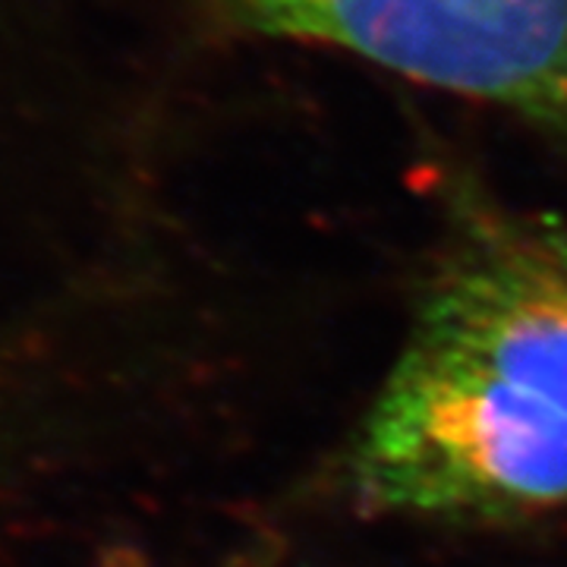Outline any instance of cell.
Wrapping results in <instances>:
<instances>
[{"instance_id":"cell-1","label":"cell","mask_w":567,"mask_h":567,"mask_svg":"<svg viewBox=\"0 0 567 567\" xmlns=\"http://www.w3.org/2000/svg\"><path fill=\"white\" fill-rule=\"evenodd\" d=\"M360 505L502 527L567 507V413L454 350L406 338L353 432Z\"/></svg>"},{"instance_id":"cell-2","label":"cell","mask_w":567,"mask_h":567,"mask_svg":"<svg viewBox=\"0 0 567 567\" xmlns=\"http://www.w3.org/2000/svg\"><path fill=\"white\" fill-rule=\"evenodd\" d=\"M249 29L347 51L567 140V0H237Z\"/></svg>"},{"instance_id":"cell-3","label":"cell","mask_w":567,"mask_h":567,"mask_svg":"<svg viewBox=\"0 0 567 567\" xmlns=\"http://www.w3.org/2000/svg\"><path fill=\"white\" fill-rule=\"evenodd\" d=\"M567 413V224L451 186L410 334Z\"/></svg>"}]
</instances>
